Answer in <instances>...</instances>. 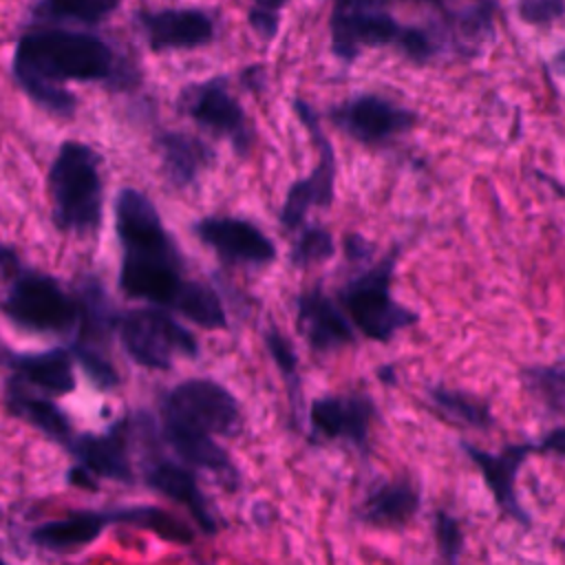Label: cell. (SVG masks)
<instances>
[{
    "mask_svg": "<svg viewBox=\"0 0 565 565\" xmlns=\"http://www.w3.org/2000/svg\"><path fill=\"white\" fill-rule=\"evenodd\" d=\"M115 232L121 245L119 289L128 298L177 311L207 331L227 329L221 296L205 282L185 276L179 245L146 192L137 188L117 192Z\"/></svg>",
    "mask_w": 565,
    "mask_h": 565,
    "instance_id": "obj_1",
    "label": "cell"
},
{
    "mask_svg": "<svg viewBox=\"0 0 565 565\" xmlns=\"http://www.w3.org/2000/svg\"><path fill=\"white\" fill-rule=\"evenodd\" d=\"M11 77L33 104L68 119L77 110V97L66 82L130 88L137 82V71L106 38L93 31L29 24L15 42Z\"/></svg>",
    "mask_w": 565,
    "mask_h": 565,
    "instance_id": "obj_2",
    "label": "cell"
},
{
    "mask_svg": "<svg viewBox=\"0 0 565 565\" xmlns=\"http://www.w3.org/2000/svg\"><path fill=\"white\" fill-rule=\"evenodd\" d=\"M0 300L2 313L31 333H71L79 320V305L73 291L57 278L22 260L15 247L0 243Z\"/></svg>",
    "mask_w": 565,
    "mask_h": 565,
    "instance_id": "obj_3",
    "label": "cell"
},
{
    "mask_svg": "<svg viewBox=\"0 0 565 565\" xmlns=\"http://www.w3.org/2000/svg\"><path fill=\"white\" fill-rule=\"evenodd\" d=\"M53 225L73 236H95L104 216L102 154L77 139L60 143L46 174Z\"/></svg>",
    "mask_w": 565,
    "mask_h": 565,
    "instance_id": "obj_4",
    "label": "cell"
},
{
    "mask_svg": "<svg viewBox=\"0 0 565 565\" xmlns=\"http://www.w3.org/2000/svg\"><path fill=\"white\" fill-rule=\"evenodd\" d=\"M397 256L399 247H393L382 258L358 267L338 291L340 309L351 327L373 342H391L399 331L419 322V313L393 296Z\"/></svg>",
    "mask_w": 565,
    "mask_h": 565,
    "instance_id": "obj_5",
    "label": "cell"
},
{
    "mask_svg": "<svg viewBox=\"0 0 565 565\" xmlns=\"http://www.w3.org/2000/svg\"><path fill=\"white\" fill-rule=\"evenodd\" d=\"M126 355L152 371L172 369L177 358L194 360L199 355L196 338L159 307H137L117 316L115 327Z\"/></svg>",
    "mask_w": 565,
    "mask_h": 565,
    "instance_id": "obj_6",
    "label": "cell"
},
{
    "mask_svg": "<svg viewBox=\"0 0 565 565\" xmlns=\"http://www.w3.org/2000/svg\"><path fill=\"white\" fill-rule=\"evenodd\" d=\"M161 422L210 437H232L243 428L238 399L221 382L188 377L161 395Z\"/></svg>",
    "mask_w": 565,
    "mask_h": 565,
    "instance_id": "obj_7",
    "label": "cell"
},
{
    "mask_svg": "<svg viewBox=\"0 0 565 565\" xmlns=\"http://www.w3.org/2000/svg\"><path fill=\"white\" fill-rule=\"evenodd\" d=\"M331 53L353 64L366 49L395 46L404 49L411 24H402L382 2H335L329 18Z\"/></svg>",
    "mask_w": 565,
    "mask_h": 565,
    "instance_id": "obj_8",
    "label": "cell"
},
{
    "mask_svg": "<svg viewBox=\"0 0 565 565\" xmlns=\"http://www.w3.org/2000/svg\"><path fill=\"white\" fill-rule=\"evenodd\" d=\"M132 422L117 419L104 433H75L66 450L75 459L68 470V483L86 490H97L99 479L117 483H135L132 466Z\"/></svg>",
    "mask_w": 565,
    "mask_h": 565,
    "instance_id": "obj_9",
    "label": "cell"
},
{
    "mask_svg": "<svg viewBox=\"0 0 565 565\" xmlns=\"http://www.w3.org/2000/svg\"><path fill=\"white\" fill-rule=\"evenodd\" d=\"M294 110L300 124L307 128L313 146L318 150V163L305 179H298L289 185L287 196L280 205V225L287 232H298L305 225V218L311 207H329L335 194V148L327 132L322 130L316 110L300 97L294 99Z\"/></svg>",
    "mask_w": 565,
    "mask_h": 565,
    "instance_id": "obj_10",
    "label": "cell"
},
{
    "mask_svg": "<svg viewBox=\"0 0 565 565\" xmlns=\"http://www.w3.org/2000/svg\"><path fill=\"white\" fill-rule=\"evenodd\" d=\"M177 106L183 115L194 119L212 135L227 139L238 157L249 152L254 139L252 124L241 102L227 88L225 77L185 84L179 93Z\"/></svg>",
    "mask_w": 565,
    "mask_h": 565,
    "instance_id": "obj_11",
    "label": "cell"
},
{
    "mask_svg": "<svg viewBox=\"0 0 565 565\" xmlns=\"http://www.w3.org/2000/svg\"><path fill=\"white\" fill-rule=\"evenodd\" d=\"M137 419H139L141 441L148 448L152 435L157 433V424L148 413H139ZM141 479L150 490L183 505L205 534H210V536L216 534L218 521H216V516L210 508V501L203 494V490L199 488V481L190 468H185L183 463L172 461L163 455H157L154 450L152 452L146 450L143 466H141Z\"/></svg>",
    "mask_w": 565,
    "mask_h": 565,
    "instance_id": "obj_12",
    "label": "cell"
},
{
    "mask_svg": "<svg viewBox=\"0 0 565 565\" xmlns=\"http://www.w3.org/2000/svg\"><path fill=\"white\" fill-rule=\"evenodd\" d=\"M329 115L342 132L364 146H386L417 124V115L411 108L375 93L353 95L333 106Z\"/></svg>",
    "mask_w": 565,
    "mask_h": 565,
    "instance_id": "obj_13",
    "label": "cell"
},
{
    "mask_svg": "<svg viewBox=\"0 0 565 565\" xmlns=\"http://www.w3.org/2000/svg\"><path fill=\"white\" fill-rule=\"evenodd\" d=\"M373 417L375 404L366 393H329L311 402L309 430L318 441H344L366 452Z\"/></svg>",
    "mask_w": 565,
    "mask_h": 565,
    "instance_id": "obj_14",
    "label": "cell"
},
{
    "mask_svg": "<svg viewBox=\"0 0 565 565\" xmlns=\"http://www.w3.org/2000/svg\"><path fill=\"white\" fill-rule=\"evenodd\" d=\"M192 232L225 265L265 267L278 254L274 241L247 218L203 216L192 225Z\"/></svg>",
    "mask_w": 565,
    "mask_h": 565,
    "instance_id": "obj_15",
    "label": "cell"
},
{
    "mask_svg": "<svg viewBox=\"0 0 565 565\" xmlns=\"http://www.w3.org/2000/svg\"><path fill=\"white\" fill-rule=\"evenodd\" d=\"M135 18L154 53L192 51L216 38V18L199 7L139 9Z\"/></svg>",
    "mask_w": 565,
    "mask_h": 565,
    "instance_id": "obj_16",
    "label": "cell"
},
{
    "mask_svg": "<svg viewBox=\"0 0 565 565\" xmlns=\"http://www.w3.org/2000/svg\"><path fill=\"white\" fill-rule=\"evenodd\" d=\"M463 450L470 457V461L479 468L497 505L512 521L521 523L523 527H530V523H532L530 512L521 505L519 494H516V475L532 452H541L539 441L536 444L534 441L508 444L499 452H488L472 444H463Z\"/></svg>",
    "mask_w": 565,
    "mask_h": 565,
    "instance_id": "obj_17",
    "label": "cell"
},
{
    "mask_svg": "<svg viewBox=\"0 0 565 565\" xmlns=\"http://www.w3.org/2000/svg\"><path fill=\"white\" fill-rule=\"evenodd\" d=\"M296 327L307 344L318 353L338 351L355 340L349 318L322 285H313L298 294Z\"/></svg>",
    "mask_w": 565,
    "mask_h": 565,
    "instance_id": "obj_18",
    "label": "cell"
},
{
    "mask_svg": "<svg viewBox=\"0 0 565 565\" xmlns=\"http://www.w3.org/2000/svg\"><path fill=\"white\" fill-rule=\"evenodd\" d=\"M75 360L68 349L53 347L44 351H13L7 371L20 384L46 397H64L75 391Z\"/></svg>",
    "mask_w": 565,
    "mask_h": 565,
    "instance_id": "obj_19",
    "label": "cell"
},
{
    "mask_svg": "<svg viewBox=\"0 0 565 565\" xmlns=\"http://www.w3.org/2000/svg\"><path fill=\"white\" fill-rule=\"evenodd\" d=\"M115 523V508L73 510L60 519L44 521L29 532V543L51 554H73L95 543L102 532Z\"/></svg>",
    "mask_w": 565,
    "mask_h": 565,
    "instance_id": "obj_20",
    "label": "cell"
},
{
    "mask_svg": "<svg viewBox=\"0 0 565 565\" xmlns=\"http://www.w3.org/2000/svg\"><path fill=\"white\" fill-rule=\"evenodd\" d=\"M159 435L168 444V448L179 457V463H183L190 470L194 468L216 475V479L230 490L238 488V468L234 466L227 450L214 437L168 422H161Z\"/></svg>",
    "mask_w": 565,
    "mask_h": 565,
    "instance_id": "obj_21",
    "label": "cell"
},
{
    "mask_svg": "<svg viewBox=\"0 0 565 565\" xmlns=\"http://www.w3.org/2000/svg\"><path fill=\"white\" fill-rule=\"evenodd\" d=\"M422 505L419 488L408 477L377 483L362 501L360 519L377 530H404L417 516Z\"/></svg>",
    "mask_w": 565,
    "mask_h": 565,
    "instance_id": "obj_22",
    "label": "cell"
},
{
    "mask_svg": "<svg viewBox=\"0 0 565 565\" xmlns=\"http://www.w3.org/2000/svg\"><path fill=\"white\" fill-rule=\"evenodd\" d=\"M4 404L13 417L26 422L62 448H66L75 437L68 415L51 397L31 391L11 375L4 382Z\"/></svg>",
    "mask_w": 565,
    "mask_h": 565,
    "instance_id": "obj_23",
    "label": "cell"
},
{
    "mask_svg": "<svg viewBox=\"0 0 565 565\" xmlns=\"http://www.w3.org/2000/svg\"><path fill=\"white\" fill-rule=\"evenodd\" d=\"M157 148L166 179L179 190L190 188L212 161V148L183 130H163L157 137Z\"/></svg>",
    "mask_w": 565,
    "mask_h": 565,
    "instance_id": "obj_24",
    "label": "cell"
},
{
    "mask_svg": "<svg viewBox=\"0 0 565 565\" xmlns=\"http://www.w3.org/2000/svg\"><path fill=\"white\" fill-rule=\"evenodd\" d=\"M437 9L441 13V29L446 33L444 40L455 44L459 53H477L494 35V2Z\"/></svg>",
    "mask_w": 565,
    "mask_h": 565,
    "instance_id": "obj_25",
    "label": "cell"
},
{
    "mask_svg": "<svg viewBox=\"0 0 565 565\" xmlns=\"http://www.w3.org/2000/svg\"><path fill=\"white\" fill-rule=\"evenodd\" d=\"M117 9V0H44L29 9V24L95 26Z\"/></svg>",
    "mask_w": 565,
    "mask_h": 565,
    "instance_id": "obj_26",
    "label": "cell"
},
{
    "mask_svg": "<svg viewBox=\"0 0 565 565\" xmlns=\"http://www.w3.org/2000/svg\"><path fill=\"white\" fill-rule=\"evenodd\" d=\"M428 402L433 408L439 411V415L457 426H468V428H479L488 430L494 426V415L490 406L479 399L477 395H470L466 391L448 388L444 384H433L426 388Z\"/></svg>",
    "mask_w": 565,
    "mask_h": 565,
    "instance_id": "obj_27",
    "label": "cell"
},
{
    "mask_svg": "<svg viewBox=\"0 0 565 565\" xmlns=\"http://www.w3.org/2000/svg\"><path fill=\"white\" fill-rule=\"evenodd\" d=\"M117 525H132L157 534L163 541L190 545L194 543V530L159 505H121L115 508Z\"/></svg>",
    "mask_w": 565,
    "mask_h": 565,
    "instance_id": "obj_28",
    "label": "cell"
},
{
    "mask_svg": "<svg viewBox=\"0 0 565 565\" xmlns=\"http://www.w3.org/2000/svg\"><path fill=\"white\" fill-rule=\"evenodd\" d=\"M263 342L269 351V358L274 360V364L280 371V377L287 386V395L294 404V411H298V404H302V380H300V360L298 353L294 349V344L289 342V338L285 333H280L278 329L269 327L263 333Z\"/></svg>",
    "mask_w": 565,
    "mask_h": 565,
    "instance_id": "obj_29",
    "label": "cell"
},
{
    "mask_svg": "<svg viewBox=\"0 0 565 565\" xmlns=\"http://www.w3.org/2000/svg\"><path fill=\"white\" fill-rule=\"evenodd\" d=\"M527 391L554 415L563 413L565 406V371L561 362L547 366H530L523 371Z\"/></svg>",
    "mask_w": 565,
    "mask_h": 565,
    "instance_id": "obj_30",
    "label": "cell"
},
{
    "mask_svg": "<svg viewBox=\"0 0 565 565\" xmlns=\"http://www.w3.org/2000/svg\"><path fill=\"white\" fill-rule=\"evenodd\" d=\"M335 254V238L327 227L302 225L289 249V260L296 267H311L331 260Z\"/></svg>",
    "mask_w": 565,
    "mask_h": 565,
    "instance_id": "obj_31",
    "label": "cell"
},
{
    "mask_svg": "<svg viewBox=\"0 0 565 565\" xmlns=\"http://www.w3.org/2000/svg\"><path fill=\"white\" fill-rule=\"evenodd\" d=\"M435 543L441 565H461L463 558V527L461 521L448 510L435 512Z\"/></svg>",
    "mask_w": 565,
    "mask_h": 565,
    "instance_id": "obj_32",
    "label": "cell"
},
{
    "mask_svg": "<svg viewBox=\"0 0 565 565\" xmlns=\"http://www.w3.org/2000/svg\"><path fill=\"white\" fill-rule=\"evenodd\" d=\"M282 2H254L247 11V24L249 29L260 38L271 42L280 31V18H282Z\"/></svg>",
    "mask_w": 565,
    "mask_h": 565,
    "instance_id": "obj_33",
    "label": "cell"
},
{
    "mask_svg": "<svg viewBox=\"0 0 565 565\" xmlns=\"http://www.w3.org/2000/svg\"><path fill=\"white\" fill-rule=\"evenodd\" d=\"M519 18L534 26H545L563 18V2L561 0H525L516 7Z\"/></svg>",
    "mask_w": 565,
    "mask_h": 565,
    "instance_id": "obj_34",
    "label": "cell"
},
{
    "mask_svg": "<svg viewBox=\"0 0 565 565\" xmlns=\"http://www.w3.org/2000/svg\"><path fill=\"white\" fill-rule=\"evenodd\" d=\"M344 254H347L349 263H353L355 267H362L373 260L371 243L362 234H355V232L344 236Z\"/></svg>",
    "mask_w": 565,
    "mask_h": 565,
    "instance_id": "obj_35",
    "label": "cell"
},
{
    "mask_svg": "<svg viewBox=\"0 0 565 565\" xmlns=\"http://www.w3.org/2000/svg\"><path fill=\"white\" fill-rule=\"evenodd\" d=\"M541 452H554L556 457H563V446H565V437H563V426H556L554 430H550L541 441Z\"/></svg>",
    "mask_w": 565,
    "mask_h": 565,
    "instance_id": "obj_36",
    "label": "cell"
},
{
    "mask_svg": "<svg viewBox=\"0 0 565 565\" xmlns=\"http://www.w3.org/2000/svg\"><path fill=\"white\" fill-rule=\"evenodd\" d=\"M243 82L249 86H263V71L258 66H252L249 71L245 68L243 73Z\"/></svg>",
    "mask_w": 565,
    "mask_h": 565,
    "instance_id": "obj_37",
    "label": "cell"
},
{
    "mask_svg": "<svg viewBox=\"0 0 565 565\" xmlns=\"http://www.w3.org/2000/svg\"><path fill=\"white\" fill-rule=\"evenodd\" d=\"M11 355H13V349H11V347L2 340V335H0V369H7V366H9Z\"/></svg>",
    "mask_w": 565,
    "mask_h": 565,
    "instance_id": "obj_38",
    "label": "cell"
},
{
    "mask_svg": "<svg viewBox=\"0 0 565 565\" xmlns=\"http://www.w3.org/2000/svg\"><path fill=\"white\" fill-rule=\"evenodd\" d=\"M0 565H7V563H4V561H2V558H0Z\"/></svg>",
    "mask_w": 565,
    "mask_h": 565,
    "instance_id": "obj_39",
    "label": "cell"
}]
</instances>
